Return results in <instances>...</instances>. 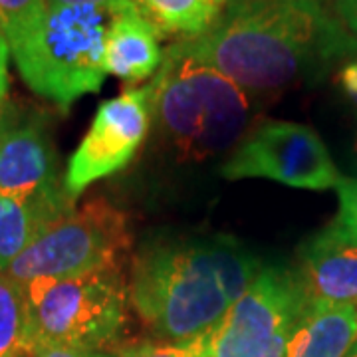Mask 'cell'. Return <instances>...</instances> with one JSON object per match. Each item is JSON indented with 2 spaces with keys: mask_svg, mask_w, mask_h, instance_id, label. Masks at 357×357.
I'll return each mask as SVG.
<instances>
[{
  "mask_svg": "<svg viewBox=\"0 0 357 357\" xmlns=\"http://www.w3.org/2000/svg\"><path fill=\"white\" fill-rule=\"evenodd\" d=\"M178 44L246 93H278L357 50L328 0H230L203 34Z\"/></svg>",
  "mask_w": 357,
  "mask_h": 357,
  "instance_id": "cell-1",
  "label": "cell"
},
{
  "mask_svg": "<svg viewBox=\"0 0 357 357\" xmlns=\"http://www.w3.org/2000/svg\"><path fill=\"white\" fill-rule=\"evenodd\" d=\"M260 270L232 236L153 241L133 260L129 300L155 335L185 344L213 332Z\"/></svg>",
  "mask_w": 357,
  "mask_h": 357,
  "instance_id": "cell-2",
  "label": "cell"
},
{
  "mask_svg": "<svg viewBox=\"0 0 357 357\" xmlns=\"http://www.w3.org/2000/svg\"><path fill=\"white\" fill-rule=\"evenodd\" d=\"M151 121L189 159L229 149L250 121L248 93L181 44L169 46L153 79L145 86Z\"/></svg>",
  "mask_w": 357,
  "mask_h": 357,
  "instance_id": "cell-3",
  "label": "cell"
},
{
  "mask_svg": "<svg viewBox=\"0 0 357 357\" xmlns=\"http://www.w3.org/2000/svg\"><path fill=\"white\" fill-rule=\"evenodd\" d=\"M123 4L48 6L36 36L13 54L28 88L62 109L100 91L107 74L105 40Z\"/></svg>",
  "mask_w": 357,
  "mask_h": 357,
  "instance_id": "cell-4",
  "label": "cell"
},
{
  "mask_svg": "<svg viewBox=\"0 0 357 357\" xmlns=\"http://www.w3.org/2000/svg\"><path fill=\"white\" fill-rule=\"evenodd\" d=\"M22 288L34 351L42 345L103 351L126 324L129 292L119 266L64 280H32Z\"/></svg>",
  "mask_w": 357,
  "mask_h": 357,
  "instance_id": "cell-5",
  "label": "cell"
},
{
  "mask_svg": "<svg viewBox=\"0 0 357 357\" xmlns=\"http://www.w3.org/2000/svg\"><path fill=\"white\" fill-rule=\"evenodd\" d=\"M131 244L126 215L105 201H89L50 222L8 266L20 286L32 280H64L119 266Z\"/></svg>",
  "mask_w": 357,
  "mask_h": 357,
  "instance_id": "cell-6",
  "label": "cell"
},
{
  "mask_svg": "<svg viewBox=\"0 0 357 357\" xmlns=\"http://www.w3.org/2000/svg\"><path fill=\"white\" fill-rule=\"evenodd\" d=\"M307 304L298 270L262 266L211 333V356L284 357Z\"/></svg>",
  "mask_w": 357,
  "mask_h": 357,
  "instance_id": "cell-7",
  "label": "cell"
},
{
  "mask_svg": "<svg viewBox=\"0 0 357 357\" xmlns=\"http://www.w3.org/2000/svg\"><path fill=\"white\" fill-rule=\"evenodd\" d=\"M225 178H270L298 189L337 187L342 175L314 129L292 121H264L250 129L220 167Z\"/></svg>",
  "mask_w": 357,
  "mask_h": 357,
  "instance_id": "cell-8",
  "label": "cell"
},
{
  "mask_svg": "<svg viewBox=\"0 0 357 357\" xmlns=\"http://www.w3.org/2000/svg\"><path fill=\"white\" fill-rule=\"evenodd\" d=\"M151 128L147 88L128 89L100 105L86 137L68 161L64 187L76 201L91 183L128 165Z\"/></svg>",
  "mask_w": 357,
  "mask_h": 357,
  "instance_id": "cell-9",
  "label": "cell"
},
{
  "mask_svg": "<svg viewBox=\"0 0 357 357\" xmlns=\"http://www.w3.org/2000/svg\"><path fill=\"white\" fill-rule=\"evenodd\" d=\"M0 191L22 197L66 192L44 128L34 119H20L8 103L0 121Z\"/></svg>",
  "mask_w": 357,
  "mask_h": 357,
  "instance_id": "cell-10",
  "label": "cell"
},
{
  "mask_svg": "<svg viewBox=\"0 0 357 357\" xmlns=\"http://www.w3.org/2000/svg\"><path fill=\"white\" fill-rule=\"evenodd\" d=\"M300 258L298 274L310 302L356 304L357 244L344 243L326 229L302 246Z\"/></svg>",
  "mask_w": 357,
  "mask_h": 357,
  "instance_id": "cell-11",
  "label": "cell"
},
{
  "mask_svg": "<svg viewBox=\"0 0 357 357\" xmlns=\"http://www.w3.org/2000/svg\"><path fill=\"white\" fill-rule=\"evenodd\" d=\"M159 36L133 2L119 6L105 40V72L128 84L153 76L163 62Z\"/></svg>",
  "mask_w": 357,
  "mask_h": 357,
  "instance_id": "cell-12",
  "label": "cell"
},
{
  "mask_svg": "<svg viewBox=\"0 0 357 357\" xmlns=\"http://www.w3.org/2000/svg\"><path fill=\"white\" fill-rule=\"evenodd\" d=\"M72 208L76 201L68 192L22 197L0 191V272H6L42 230Z\"/></svg>",
  "mask_w": 357,
  "mask_h": 357,
  "instance_id": "cell-13",
  "label": "cell"
},
{
  "mask_svg": "<svg viewBox=\"0 0 357 357\" xmlns=\"http://www.w3.org/2000/svg\"><path fill=\"white\" fill-rule=\"evenodd\" d=\"M356 342V304L310 302L284 357H345Z\"/></svg>",
  "mask_w": 357,
  "mask_h": 357,
  "instance_id": "cell-14",
  "label": "cell"
},
{
  "mask_svg": "<svg viewBox=\"0 0 357 357\" xmlns=\"http://www.w3.org/2000/svg\"><path fill=\"white\" fill-rule=\"evenodd\" d=\"M133 4L161 36H183V40L203 34L220 14L211 0H133Z\"/></svg>",
  "mask_w": 357,
  "mask_h": 357,
  "instance_id": "cell-15",
  "label": "cell"
},
{
  "mask_svg": "<svg viewBox=\"0 0 357 357\" xmlns=\"http://www.w3.org/2000/svg\"><path fill=\"white\" fill-rule=\"evenodd\" d=\"M0 357H34L24 288L0 272Z\"/></svg>",
  "mask_w": 357,
  "mask_h": 357,
  "instance_id": "cell-16",
  "label": "cell"
},
{
  "mask_svg": "<svg viewBox=\"0 0 357 357\" xmlns=\"http://www.w3.org/2000/svg\"><path fill=\"white\" fill-rule=\"evenodd\" d=\"M48 13V0H0V20L10 42V52L24 48L36 36Z\"/></svg>",
  "mask_w": 357,
  "mask_h": 357,
  "instance_id": "cell-17",
  "label": "cell"
},
{
  "mask_svg": "<svg viewBox=\"0 0 357 357\" xmlns=\"http://www.w3.org/2000/svg\"><path fill=\"white\" fill-rule=\"evenodd\" d=\"M213 333V332H211ZM211 333L185 344H139L119 349L105 357H213L211 356Z\"/></svg>",
  "mask_w": 357,
  "mask_h": 357,
  "instance_id": "cell-18",
  "label": "cell"
},
{
  "mask_svg": "<svg viewBox=\"0 0 357 357\" xmlns=\"http://www.w3.org/2000/svg\"><path fill=\"white\" fill-rule=\"evenodd\" d=\"M335 189L340 197V211L328 230L344 243L357 244V181L342 177Z\"/></svg>",
  "mask_w": 357,
  "mask_h": 357,
  "instance_id": "cell-19",
  "label": "cell"
},
{
  "mask_svg": "<svg viewBox=\"0 0 357 357\" xmlns=\"http://www.w3.org/2000/svg\"><path fill=\"white\" fill-rule=\"evenodd\" d=\"M10 42L6 36L4 24L0 20V102H6L8 88H10V76H8V62H10Z\"/></svg>",
  "mask_w": 357,
  "mask_h": 357,
  "instance_id": "cell-20",
  "label": "cell"
},
{
  "mask_svg": "<svg viewBox=\"0 0 357 357\" xmlns=\"http://www.w3.org/2000/svg\"><path fill=\"white\" fill-rule=\"evenodd\" d=\"M337 84L345 93V98L357 107V60H351L340 70Z\"/></svg>",
  "mask_w": 357,
  "mask_h": 357,
  "instance_id": "cell-21",
  "label": "cell"
},
{
  "mask_svg": "<svg viewBox=\"0 0 357 357\" xmlns=\"http://www.w3.org/2000/svg\"><path fill=\"white\" fill-rule=\"evenodd\" d=\"M34 357H105L103 351H86L62 345H42L34 351Z\"/></svg>",
  "mask_w": 357,
  "mask_h": 357,
  "instance_id": "cell-22",
  "label": "cell"
},
{
  "mask_svg": "<svg viewBox=\"0 0 357 357\" xmlns=\"http://www.w3.org/2000/svg\"><path fill=\"white\" fill-rule=\"evenodd\" d=\"M333 6L345 28L357 34V0H333Z\"/></svg>",
  "mask_w": 357,
  "mask_h": 357,
  "instance_id": "cell-23",
  "label": "cell"
},
{
  "mask_svg": "<svg viewBox=\"0 0 357 357\" xmlns=\"http://www.w3.org/2000/svg\"><path fill=\"white\" fill-rule=\"evenodd\" d=\"M129 0H48V6H60V4H121Z\"/></svg>",
  "mask_w": 357,
  "mask_h": 357,
  "instance_id": "cell-24",
  "label": "cell"
},
{
  "mask_svg": "<svg viewBox=\"0 0 357 357\" xmlns=\"http://www.w3.org/2000/svg\"><path fill=\"white\" fill-rule=\"evenodd\" d=\"M229 2H230V0H211V4H213V6H217L218 10H222V8H225V6H227Z\"/></svg>",
  "mask_w": 357,
  "mask_h": 357,
  "instance_id": "cell-25",
  "label": "cell"
},
{
  "mask_svg": "<svg viewBox=\"0 0 357 357\" xmlns=\"http://www.w3.org/2000/svg\"><path fill=\"white\" fill-rule=\"evenodd\" d=\"M345 357H357V342L354 344V347H351V349L347 351V356H345Z\"/></svg>",
  "mask_w": 357,
  "mask_h": 357,
  "instance_id": "cell-26",
  "label": "cell"
},
{
  "mask_svg": "<svg viewBox=\"0 0 357 357\" xmlns=\"http://www.w3.org/2000/svg\"><path fill=\"white\" fill-rule=\"evenodd\" d=\"M4 105H6V102H0V121H2V115H4Z\"/></svg>",
  "mask_w": 357,
  "mask_h": 357,
  "instance_id": "cell-27",
  "label": "cell"
}]
</instances>
